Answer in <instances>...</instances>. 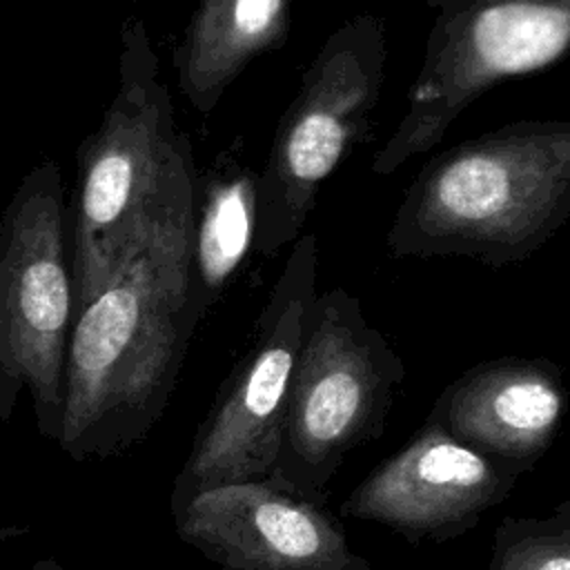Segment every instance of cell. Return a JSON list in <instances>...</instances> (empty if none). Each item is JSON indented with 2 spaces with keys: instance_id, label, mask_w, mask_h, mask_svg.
I'll use <instances>...</instances> for the list:
<instances>
[{
  "instance_id": "9",
  "label": "cell",
  "mask_w": 570,
  "mask_h": 570,
  "mask_svg": "<svg viewBox=\"0 0 570 570\" xmlns=\"http://www.w3.org/2000/svg\"><path fill=\"white\" fill-rule=\"evenodd\" d=\"M534 468L481 454L425 419L343 501L341 517L383 525L407 543L459 539Z\"/></svg>"
},
{
  "instance_id": "15",
  "label": "cell",
  "mask_w": 570,
  "mask_h": 570,
  "mask_svg": "<svg viewBox=\"0 0 570 570\" xmlns=\"http://www.w3.org/2000/svg\"><path fill=\"white\" fill-rule=\"evenodd\" d=\"M24 534H29V528H24V525H0V546L7 541L20 539Z\"/></svg>"
},
{
  "instance_id": "1",
  "label": "cell",
  "mask_w": 570,
  "mask_h": 570,
  "mask_svg": "<svg viewBox=\"0 0 570 570\" xmlns=\"http://www.w3.org/2000/svg\"><path fill=\"white\" fill-rule=\"evenodd\" d=\"M196 187L191 142L174 122L149 31L140 18H127L118 89L78 147V183L67 207L73 312L149 247L189 258Z\"/></svg>"
},
{
  "instance_id": "3",
  "label": "cell",
  "mask_w": 570,
  "mask_h": 570,
  "mask_svg": "<svg viewBox=\"0 0 570 570\" xmlns=\"http://www.w3.org/2000/svg\"><path fill=\"white\" fill-rule=\"evenodd\" d=\"M570 214V120H517L436 154L385 234L396 258L528 261Z\"/></svg>"
},
{
  "instance_id": "11",
  "label": "cell",
  "mask_w": 570,
  "mask_h": 570,
  "mask_svg": "<svg viewBox=\"0 0 570 570\" xmlns=\"http://www.w3.org/2000/svg\"><path fill=\"white\" fill-rule=\"evenodd\" d=\"M568 401L563 370L554 361L499 356L450 381L428 419L481 454L534 468L557 439Z\"/></svg>"
},
{
  "instance_id": "13",
  "label": "cell",
  "mask_w": 570,
  "mask_h": 570,
  "mask_svg": "<svg viewBox=\"0 0 570 570\" xmlns=\"http://www.w3.org/2000/svg\"><path fill=\"white\" fill-rule=\"evenodd\" d=\"M258 171L223 156L200 178L189 243V292L205 316L254 249Z\"/></svg>"
},
{
  "instance_id": "5",
  "label": "cell",
  "mask_w": 570,
  "mask_h": 570,
  "mask_svg": "<svg viewBox=\"0 0 570 570\" xmlns=\"http://www.w3.org/2000/svg\"><path fill=\"white\" fill-rule=\"evenodd\" d=\"M73 276L62 171L31 167L0 216V421L29 392L40 436L58 441Z\"/></svg>"
},
{
  "instance_id": "10",
  "label": "cell",
  "mask_w": 570,
  "mask_h": 570,
  "mask_svg": "<svg viewBox=\"0 0 570 570\" xmlns=\"http://www.w3.org/2000/svg\"><path fill=\"white\" fill-rule=\"evenodd\" d=\"M171 517L176 537L220 570H381L325 505L267 479L198 490Z\"/></svg>"
},
{
  "instance_id": "16",
  "label": "cell",
  "mask_w": 570,
  "mask_h": 570,
  "mask_svg": "<svg viewBox=\"0 0 570 570\" xmlns=\"http://www.w3.org/2000/svg\"><path fill=\"white\" fill-rule=\"evenodd\" d=\"M29 570H67V568L58 559H53V557H42Z\"/></svg>"
},
{
  "instance_id": "6",
  "label": "cell",
  "mask_w": 570,
  "mask_h": 570,
  "mask_svg": "<svg viewBox=\"0 0 570 570\" xmlns=\"http://www.w3.org/2000/svg\"><path fill=\"white\" fill-rule=\"evenodd\" d=\"M385 62V20L370 11L338 24L321 45L258 171V256H274L301 236L321 185L367 136Z\"/></svg>"
},
{
  "instance_id": "12",
  "label": "cell",
  "mask_w": 570,
  "mask_h": 570,
  "mask_svg": "<svg viewBox=\"0 0 570 570\" xmlns=\"http://www.w3.org/2000/svg\"><path fill=\"white\" fill-rule=\"evenodd\" d=\"M292 29V0H198L174 49L178 87L209 116L258 56L281 49Z\"/></svg>"
},
{
  "instance_id": "4",
  "label": "cell",
  "mask_w": 570,
  "mask_h": 570,
  "mask_svg": "<svg viewBox=\"0 0 570 570\" xmlns=\"http://www.w3.org/2000/svg\"><path fill=\"white\" fill-rule=\"evenodd\" d=\"M403 381L401 356L367 323L358 296L343 287L316 292L267 481L325 505L347 454L383 434Z\"/></svg>"
},
{
  "instance_id": "8",
  "label": "cell",
  "mask_w": 570,
  "mask_h": 570,
  "mask_svg": "<svg viewBox=\"0 0 570 570\" xmlns=\"http://www.w3.org/2000/svg\"><path fill=\"white\" fill-rule=\"evenodd\" d=\"M316 238L301 234L256 321L249 347L218 385L196 430L191 450L174 479L169 505L205 488L269 476L292 367L316 296Z\"/></svg>"
},
{
  "instance_id": "14",
  "label": "cell",
  "mask_w": 570,
  "mask_h": 570,
  "mask_svg": "<svg viewBox=\"0 0 570 570\" xmlns=\"http://www.w3.org/2000/svg\"><path fill=\"white\" fill-rule=\"evenodd\" d=\"M488 570H570V499L546 517H503Z\"/></svg>"
},
{
  "instance_id": "7",
  "label": "cell",
  "mask_w": 570,
  "mask_h": 570,
  "mask_svg": "<svg viewBox=\"0 0 570 570\" xmlns=\"http://www.w3.org/2000/svg\"><path fill=\"white\" fill-rule=\"evenodd\" d=\"M434 22L407 107L372 160L390 176L434 149L494 85L557 65L570 47V0H425Z\"/></svg>"
},
{
  "instance_id": "2",
  "label": "cell",
  "mask_w": 570,
  "mask_h": 570,
  "mask_svg": "<svg viewBox=\"0 0 570 570\" xmlns=\"http://www.w3.org/2000/svg\"><path fill=\"white\" fill-rule=\"evenodd\" d=\"M200 321L189 258L163 247L136 254L73 312L56 445L76 463L140 445L165 414Z\"/></svg>"
}]
</instances>
